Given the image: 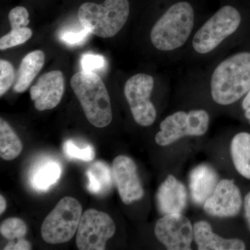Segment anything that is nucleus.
I'll list each match as a JSON object with an SVG mask.
<instances>
[{
  "label": "nucleus",
  "mask_w": 250,
  "mask_h": 250,
  "mask_svg": "<svg viewBox=\"0 0 250 250\" xmlns=\"http://www.w3.org/2000/svg\"><path fill=\"white\" fill-rule=\"evenodd\" d=\"M129 12L128 0H106L102 4L85 2L78 10V19L90 34L111 38L124 27Z\"/></svg>",
  "instance_id": "4"
},
{
  "label": "nucleus",
  "mask_w": 250,
  "mask_h": 250,
  "mask_svg": "<svg viewBox=\"0 0 250 250\" xmlns=\"http://www.w3.org/2000/svg\"><path fill=\"white\" fill-rule=\"evenodd\" d=\"M45 62V53L42 50L33 51L22 59L15 81L14 90L16 93H21L27 90L42 70Z\"/></svg>",
  "instance_id": "17"
},
{
  "label": "nucleus",
  "mask_w": 250,
  "mask_h": 250,
  "mask_svg": "<svg viewBox=\"0 0 250 250\" xmlns=\"http://www.w3.org/2000/svg\"><path fill=\"white\" fill-rule=\"evenodd\" d=\"M63 152L67 157L83 161H91L95 158V153L93 146L85 144L82 146L75 141L68 140L63 144Z\"/></svg>",
  "instance_id": "24"
},
{
  "label": "nucleus",
  "mask_w": 250,
  "mask_h": 250,
  "mask_svg": "<svg viewBox=\"0 0 250 250\" xmlns=\"http://www.w3.org/2000/svg\"><path fill=\"white\" fill-rule=\"evenodd\" d=\"M82 71L97 72L103 71L106 67V61L104 57L100 54L93 53L83 54L80 60Z\"/></svg>",
  "instance_id": "26"
},
{
  "label": "nucleus",
  "mask_w": 250,
  "mask_h": 250,
  "mask_svg": "<svg viewBox=\"0 0 250 250\" xmlns=\"http://www.w3.org/2000/svg\"><path fill=\"white\" fill-rule=\"evenodd\" d=\"M154 234L167 250H192L193 225L182 213L164 215L156 222Z\"/></svg>",
  "instance_id": "10"
},
{
  "label": "nucleus",
  "mask_w": 250,
  "mask_h": 250,
  "mask_svg": "<svg viewBox=\"0 0 250 250\" xmlns=\"http://www.w3.org/2000/svg\"><path fill=\"white\" fill-rule=\"evenodd\" d=\"M242 106H243V108L245 111L250 108V89L249 91L246 93V96H245L244 99H243Z\"/></svg>",
  "instance_id": "30"
},
{
  "label": "nucleus",
  "mask_w": 250,
  "mask_h": 250,
  "mask_svg": "<svg viewBox=\"0 0 250 250\" xmlns=\"http://www.w3.org/2000/svg\"><path fill=\"white\" fill-rule=\"evenodd\" d=\"M31 36L32 31L27 27L11 28V31L0 39V49L5 50L16 46L22 45L30 39Z\"/></svg>",
  "instance_id": "23"
},
{
  "label": "nucleus",
  "mask_w": 250,
  "mask_h": 250,
  "mask_svg": "<svg viewBox=\"0 0 250 250\" xmlns=\"http://www.w3.org/2000/svg\"><path fill=\"white\" fill-rule=\"evenodd\" d=\"M116 225L109 215L94 208L82 214L77 231L76 244L80 250H104L106 242L114 236Z\"/></svg>",
  "instance_id": "8"
},
{
  "label": "nucleus",
  "mask_w": 250,
  "mask_h": 250,
  "mask_svg": "<svg viewBox=\"0 0 250 250\" xmlns=\"http://www.w3.org/2000/svg\"><path fill=\"white\" fill-rule=\"evenodd\" d=\"M27 227L21 219L10 218L5 220L0 226L1 236L9 241H14L25 237Z\"/></svg>",
  "instance_id": "22"
},
{
  "label": "nucleus",
  "mask_w": 250,
  "mask_h": 250,
  "mask_svg": "<svg viewBox=\"0 0 250 250\" xmlns=\"http://www.w3.org/2000/svg\"><path fill=\"white\" fill-rule=\"evenodd\" d=\"M62 174V167L58 162L48 159L36 166L31 172V186L36 190L45 191L57 183Z\"/></svg>",
  "instance_id": "19"
},
{
  "label": "nucleus",
  "mask_w": 250,
  "mask_h": 250,
  "mask_svg": "<svg viewBox=\"0 0 250 250\" xmlns=\"http://www.w3.org/2000/svg\"><path fill=\"white\" fill-rule=\"evenodd\" d=\"M194 242L199 250H244L246 244L239 238H225L213 231L211 225L205 220L193 225Z\"/></svg>",
  "instance_id": "15"
},
{
  "label": "nucleus",
  "mask_w": 250,
  "mask_h": 250,
  "mask_svg": "<svg viewBox=\"0 0 250 250\" xmlns=\"http://www.w3.org/2000/svg\"><path fill=\"white\" fill-rule=\"evenodd\" d=\"M250 89V52L233 54L215 67L210 80V93L215 103L232 104Z\"/></svg>",
  "instance_id": "1"
},
{
  "label": "nucleus",
  "mask_w": 250,
  "mask_h": 250,
  "mask_svg": "<svg viewBox=\"0 0 250 250\" xmlns=\"http://www.w3.org/2000/svg\"><path fill=\"white\" fill-rule=\"evenodd\" d=\"M194 26V10L188 1L170 6L155 23L151 31V42L159 50L168 52L187 42Z\"/></svg>",
  "instance_id": "3"
},
{
  "label": "nucleus",
  "mask_w": 250,
  "mask_h": 250,
  "mask_svg": "<svg viewBox=\"0 0 250 250\" xmlns=\"http://www.w3.org/2000/svg\"><path fill=\"white\" fill-rule=\"evenodd\" d=\"M243 207H244L245 217H246L248 228L250 229V191L245 197L243 200Z\"/></svg>",
  "instance_id": "29"
},
{
  "label": "nucleus",
  "mask_w": 250,
  "mask_h": 250,
  "mask_svg": "<svg viewBox=\"0 0 250 250\" xmlns=\"http://www.w3.org/2000/svg\"><path fill=\"white\" fill-rule=\"evenodd\" d=\"M243 205L241 190L232 179L219 181L214 191L204 204L207 214L218 218L236 216Z\"/></svg>",
  "instance_id": "11"
},
{
  "label": "nucleus",
  "mask_w": 250,
  "mask_h": 250,
  "mask_svg": "<svg viewBox=\"0 0 250 250\" xmlns=\"http://www.w3.org/2000/svg\"><path fill=\"white\" fill-rule=\"evenodd\" d=\"M90 32L88 29L82 27V29H62L59 34L61 41L68 46H79L84 43L89 36Z\"/></svg>",
  "instance_id": "25"
},
{
  "label": "nucleus",
  "mask_w": 250,
  "mask_h": 250,
  "mask_svg": "<svg viewBox=\"0 0 250 250\" xmlns=\"http://www.w3.org/2000/svg\"><path fill=\"white\" fill-rule=\"evenodd\" d=\"M154 86V78L144 73L130 77L125 85V98L134 121L142 126H151L156 119V108L150 100Z\"/></svg>",
  "instance_id": "9"
},
{
  "label": "nucleus",
  "mask_w": 250,
  "mask_h": 250,
  "mask_svg": "<svg viewBox=\"0 0 250 250\" xmlns=\"http://www.w3.org/2000/svg\"><path fill=\"white\" fill-rule=\"evenodd\" d=\"M88 190L95 195H103L112 187L113 172L109 166L104 161L94 163L86 171Z\"/></svg>",
  "instance_id": "20"
},
{
  "label": "nucleus",
  "mask_w": 250,
  "mask_h": 250,
  "mask_svg": "<svg viewBox=\"0 0 250 250\" xmlns=\"http://www.w3.org/2000/svg\"><path fill=\"white\" fill-rule=\"evenodd\" d=\"M241 16L233 6H223L195 33L192 47L201 54L209 53L239 27Z\"/></svg>",
  "instance_id": "6"
},
{
  "label": "nucleus",
  "mask_w": 250,
  "mask_h": 250,
  "mask_svg": "<svg viewBox=\"0 0 250 250\" xmlns=\"http://www.w3.org/2000/svg\"><path fill=\"white\" fill-rule=\"evenodd\" d=\"M218 182V174L211 166L201 164L192 169L189 176V189L194 203L204 205Z\"/></svg>",
  "instance_id": "16"
},
{
  "label": "nucleus",
  "mask_w": 250,
  "mask_h": 250,
  "mask_svg": "<svg viewBox=\"0 0 250 250\" xmlns=\"http://www.w3.org/2000/svg\"><path fill=\"white\" fill-rule=\"evenodd\" d=\"M156 201L162 214L182 213L187 207V188L174 176L169 174L158 189Z\"/></svg>",
  "instance_id": "14"
},
{
  "label": "nucleus",
  "mask_w": 250,
  "mask_h": 250,
  "mask_svg": "<svg viewBox=\"0 0 250 250\" xmlns=\"http://www.w3.org/2000/svg\"><path fill=\"white\" fill-rule=\"evenodd\" d=\"M65 90V80L60 70H52L39 77L30 89L31 100L39 111L55 108L62 101Z\"/></svg>",
  "instance_id": "13"
},
{
  "label": "nucleus",
  "mask_w": 250,
  "mask_h": 250,
  "mask_svg": "<svg viewBox=\"0 0 250 250\" xmlns=\"http://www.w3.org/2000/svg\"><path fill=\"white\" fill-rule=\"evenodd\" d=\"M245 116H246L247 119H248V121H249L250 124V108H249V109H247L246 110V111H245Z\"/></svg>",
  "instance_id": "32"
},
{
  "label": "nucleus",
  "mask_w": 250,
  "mask_h": 250,
  "mask_svg": "<svg viewBox=\"0 0 250 250\" xmlns=\"http://www.w3.org/2000/svg\"><path fill=\"white\" fill-rule=\"evenodd\" d=\"M112 172L123 203L130 205L143 198L144 189L132 159L125 155L117 156L113 161Z\"/></svg>",
  "instance_id": "12"
},
{
  "label": "nucleus",
  "mask_w": 250,
  "mask_h": 250,
  "mask_svg": "<svg viewBox=\"0 0 250 250\" xmlns=\"http://www.w3.org/2000/svg\"><path fill=\"white\" fill-rule=\"evenodd\" d=\"M15 72L14 66L8 61L0 60V96H3L14 84Z\"/></svg>",
  "instance_id": "27"
},
{
  "label": "nucleus",
  "mask_w": 250,
  "mask_h": 250,
  "mask_svg": "<svg viewBox=\"0 0 250 250\" xmlns=\"http://www.w3.org/2000/svg\"><path fill=\"white\" fill-rule=\"evenodd\" d=\"M6 207H7V203L6 200L2 195H0V215L3 214L6 210Z\"/></svg>",
  "instance_id": "31"
},
{
  "label": "nucleus",
  "mask_w": 250,
  "mask_h": 250,
  "mask_svg": "<svg viewBox=\"0 0 250 250\" xmlns=\"http://www.w3.org/2000/svg\"><path fill=\"white\" fill-rule=\"evenodd\" d=\"M31 249H32V246L30 242L28 241L24 238L14 241H9L4 248V250H30Z\"/></svg>",
  "instance_id": "28"
},
{
  "label": "nucleus",
  "mask_w": 250,
  "mask_h": 250,
  "mask_svg": "<svg viewBox=\"0 0 250 250\" xmlns=\"http://www.w3.org/2000/svg\"><path fill=\"white\" fill-rule=\"evenodd\" d=\"M209 123V115L205 110L175 112L161 122L155 142L166 147L187 136H203L208 131Z\"/></svg>",
  "instance_id": "7"
},
{
  "label": "nucleus",
  "mask_w": 250,
  "mask_h": 250,
  "mask_svg": "<svg viewBox=\"0 0 250 250\" xmlns=\"http://www.w3.org/2000/svg\"><path fill=\"white\" fill-rule=\"evenodd\" d=\"M233 166L242 177L250 180V134L239 132L233 136L230 144Z\"/></svg>",
  "instance_id": "18"
},
{
  "label": "nucleus",
  "mask_w": 250,
  "mask_h": 250,
  "mask_svg": "<svg viewBox=\"0 0 250 250\" xmlns=\"http://www.w3.org/2000/svg\"><path fill=\"white\" fill-rule=\"evenodd\" d=\"M70 84L90 124L98 128L109 125L113 119L111 100L98 74L82 70L72 77Z\"/></svg>",
  "instance_id": "2"
},
{
  "label": "nucleus",
  "mask_w": 250,
  "mask_h": 250,
  "mask_svg": "<svg viewBox=\"0 0 250 250\" xmlns=\"http://www.w3.org/2000/svg\"><path fill=\"white\" fill-rule=\"evenodd\" d=\"M80 202L65 197L47 215L41 226L42 239L49 244H60L71 240L78 229L82 216Z\"/></svg>",
  "instance_id": "5"
},
{
  "label": "nucleus",
  "mask_w": 250,
  "mask_h": 250,
  "mask_svg": "<svg viewBox=\"0 0 250 250\" xmlns=\"http://www.w3.org/2000/svg\"><path fill=\"white\" fill-rule=\"evenodd\" d=\"M22 143L11 125L0 119V156L6 161L17 158L22 150Z\"/></svg>",
  "instance_id": "21"
}]
</instances>
